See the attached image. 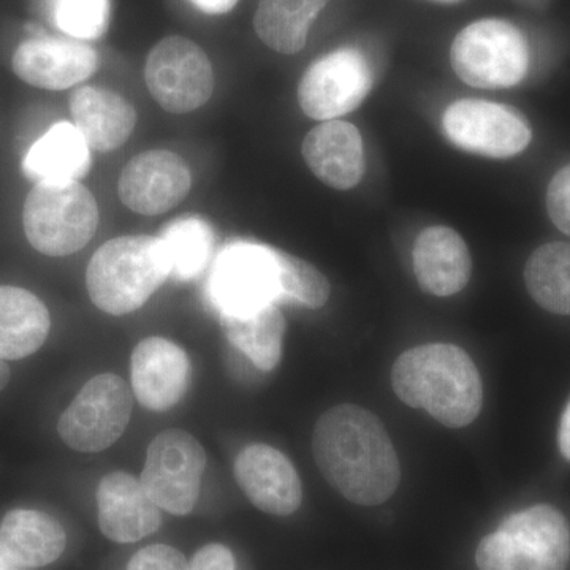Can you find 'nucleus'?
I'll use <instances>...</instances> for the list:
<instances>
[{
  "instance_id": "nucleus-32",
  "label": "nucleus",
  "mask_w": 570,
  "mask_h": 570,
  "mask_svg": "<svg viewBox=\"0 0 570 570\" xmlns=\"http://www.w3.org/2000/svg\"><path fill=\"white\" fill-rule=\"evenodd\" d=\"M189 570H236L235 557L223 543H208L194 554Z\"/></svg>"
},
{
  "instance_id": "nucleus-21",
  "label": "nucleus",
  "mask_w": 570,
  "mask_h": 570,
  "mask_svg": "<svg viewBox=\"0 0 570 570\" xmlns=\"http://www.w3.org/2000/svg\"><path fill=\"white\" fill-rule=\"evenodd\" d=\"M66 546L62 524L40 510H11L0 524V553L21 569L51 564L61 558Z\"/></svg>"
},
{
  "instance_id": "nucleus-3",
  "label": "nucleus",
  "mask_w": 570,
  "mask_h": 570,
  "mask_svg": "<svg viewBox=\"0 0 570 570\" xmlns=\"http://www.w3.org/2000/svg\"><path fill=\"white\" fill-rule=\"evenodd\" d=\"M168 268L159 239L148 235L119 236L92 255L86 287L94 305L111 316H126L167 281Z\"/></svg>"
},
{
  "instance_id": "nucleus-19",
  "label": "nucleus",
  "mask_w": 570,
  "mask_h": 570,
  "mask_svg": "<svg viewBox=\"0 0 570 570\" xmlns=\"http://www.w3.org/2000/svg\"><path fill=\"white\" fill-rule=\"evenodd\" d=\"M414 272L420 287L434 296L463 291L472 272L471 254L464 239L444 225L428 227L414 246Z\"/></svg>"
},
{
  "instance_id": "nucleus-12",
  "label": "nucleus",
  "mask_w": 570,
  "mask_h": 570,
  "mask_svg": "<svg viewBox=\"0 0 570 570\" xmlns=\"http://www.w3.org/2000/svg\"><path fill=\"white\" fill-rule=\"evenodd\" d=\"M442 130L463 151L491 159L517 156L532 137L530 124L515 108L479 99L450 105L442 116Z\"/></svg>"
},
{
  "instance_id": "nucleus-28",
  "label": "nucleus",
  "mask_w": 570,
  "mask_h": 570,
  "mask_svg": "<svg viewBox=\"0 0 570 570\" xmlns=\"http://www.w3.org/2000/svg\"><path fill=\"white\" fill-rule=\"evenodd\" d=\"M52 18L75 40H96L110 24V0H51Z\"/></svg>"
},
{
  "instance_id": "nucleus-14",
  "label": "nucleus",
  "mask_w": 570,
  "mask_h": 570,
  "mask_svg": "<svg viewBox=\"0 0 570 570\" xmlns=\"http://www.w3.org/2000/svg\"><path fill=\"white\" fill-rule=\"evenodd\" d=\"M11 63L17 77L28 85L63 91L92 77L100 59L85 41L37 36L22 41Z\"/></svg>"
},
{
  "instance_id": "nucleus-11",
  "label": "nucleus",
  "mask_w": 570,
  "mask_h": 570,
  "mask_svg": "<svg viewBox=\"0 0 570 570\" xmlns=\"http://www.w3.org/2000/svg\"><path fill=\"white\" fill-rule=\"evenodd\" d=\"M373 71L362 51L340 48L311 63L298 85V104L316 121H333L363 104Z\"/></svg>"
},
{
  "instance_id": "nucleus-15",
  "label": "nucleus",
  "mask_w": 570,
  "mask_h": 570,
  "mask_svg": "<svg viewBox=\"0 0 570 570\" xmlns=\"http://www.w3.org/2000/svg\"><path fill=\"white\" fill-rule=\"evenodd\" d=\"M235 479L255 508L269 515L288 517L302 505L298 472L287 456L272 445H247L236 456Z\"/></svg>"
},
{
  "instance_id": "nucleus-34",
  "label": "nucleus",
  "mask_w": 570,
  "mask_h": 570,
  "mask_svg": "<svg viewBox=\"0 0 570 570\" xmlns=\"http://www.w3.org/2000/svg\"><path fill=\"white\" fill-rule=\"evenodd\" d=\"M558 444H560L562 456L570 461V403L561 417L560 431H558Z\"/></svg>"
},
{
  "instance_id": "nucleus-27",
  "label": "nucleus",
  "mask_w": 570,
  "mask_h": 570,
  "mask_svg": "<svg viewBox=\"0 0 570 570\" xmlns=\"http://www.w3.org/2000/svg\"><path fill=\"white\" fill-rule=\"evenodd\" d=\"M524 283L543 309L570 316V243H549L532 253Z\"/></svg>"
},
{
  "instance_id": "nucleus-17",
  "label": "nucleus",
  "mask_w": 570,
  "mask_h": 570,
  "mask_svg": "<svg viewBox=\"0 0 570 570\" xmlns=\"http://www.w3.org/2000/svg\"><path fill=\"white\" fill-rule=\"evenodd\" d=\"M141 480L116 471L105 475L97 489V515L105 538L134 543L148 538L163 524V513Z\"/></svg>"
},
{
  "instance_id": "nucleus-4",
  "label": "nucleus",
  "mask_w": 570,
  "mask_h": 570,
  "mask_svg": "<svg viewBox=\"0 0 570 570\" xmlns=\"http://www.w3.org/2000/svg\"><path fill=\"white\" fill-rule=\"evenodd\" d=\"M479 570H566L570 528L560 510L539 504L508 517L480 540Z\"/></svg>"
},
{
  "instance_id": "nucleus-22",
  "label": "nucleus",
  "mask_w": 570,
  "mask_h": 570,
  "mask_svg": "<svg viewBox=\"0 0 570 570\" xmlns=\"http://www.w3.org/2000/svg\"><path fill=\"white\" fill-rule=\"evenodd\" d=\"M91 170V148L71 122H58L33 142L22 171L33 183L80 181Z\"/></svg>"
},
{
  "instance_id": "nucleus-23",
  "label": "nucleus",
  "mask_w": 570,
  "mask_h": 570,
  "mask_svg": "<svg viewBox=\"0 0 570 570\" xmlns=\"http://www.w3.org/2000/svg\"><path fill=\"white\" fill-rule=\"evenodd\" d=\"M50 311L21 287L0 285V358L21 360L36 354L50 335Z\"/></svg>"
},
{
  "instance_id": "nucleus-26",
  "label": "nucleus",
  "mask_w": 570,
  "mask_h": 570,
  "mask_svg": "<svg viewBox=\"0 0 570 570\" xmlns=\"http://www.w3.org/2000/svg\"><path fill=\"white\" fill-rule=\"evenodd\" d=\"M168 276L178 281L197 279L212 264L216 236L212 225L197 216L179 217L165 225L157 236Z\"/></svg>"
},
{
  "instance_id": "nucleus-18",
  "label": "nucleus",
  "mask_w": 570,
  "mask_h": 570,
  "mask_svg": "<svg viewBox=\"0 0 570 570\" xmlns=\"http://www.w3.org/2000/svg\"><path fill=\"white\" fill-rule=\"evenodd\" d=\"M303 157L314 175L335 189L347 190L365 175V148L358 129L351 122H322L306 135Z\"/></svg>"
},
{
  "instance_id": "nucleus-36",
  "label": "nucleus",
  "mask_w": 570,
  "mask_h": 570,
  "mask_svg": "<svg viewBox=\"0 0 570 570\" xmlns=\"http://www.w3.org/2000/svg\"><path fill=\"white\" fill-rule=\"evenodd\" d=\"M0 570H21V568L14 566L13 562H10L2 553H0Z\"/></svg>"
},
{
  "instance_id": "nucleus-5",
  "label": "nucleus",
  "mask_w": 570,
  "mask_h": 570,
  "mask_svg": "<svg viewBox=\"0 0 570 570\" xmlns=\"http://www.w3.org/2000/svg\"><path fill=\"white\" fill-rule=\"evenodd\" d=\"M22 225L33 249L66 257L91 242L99 227V206L80 181L37 183L24 202Z\"/></svg>"
},
{
  "instance_id": "nucleus-6",
  "label": "nucleus",
  "mask_w": 570,
  "mask_h": 570,
  "mask_svg": "<svg viewBox=\"0 0 570 570\" xmlns=\"http://www.w3.org/2000/svg\"><path fill=\"white\" fill-rule=\"evenodd\" d=\"M450 61L461 81L482 89L512 88L527 77L530 47L512 22L489 18L455 37Z\"/></svg>"
},
{
  "instance_id": "nucleus-20",
  "label": "nucleus",
  "mask_w": 570,
  "mask_h": 570,
  "mask_svg": "<svg viewBox=\"0 0 570 570\" xmlns=\"http://www.w3.org/2000/svg\"><path fill=\"white\" fill-rule=\"evenodd\" d=\"M70 112L91 151H115L137 126L132 104L118 92L97 86H82L71 94Z\"/></svg>"
},
{
  "instance_id": "nucleus-33",
  "label": "nucleus",
  "mask_w": 570,
  "mask_h": 570,
  "mask_svg": "<svg viewBox=\"0 0 570 570\" xmlns=\"http://www.w3.org/2000/svg\"><path fill=\"white\" fill-rule=\"evenodd\" d=\"M195 9L206 14H225L235 9L239 0H189Z\"/></svg>"
},
{
  "instance_id": "nucleus-25",
  "label": "nucleus",
  "mask_w": 570,
  "mask_h": 570,
  "mask_svg": "<svg viewBox=\"0 0 570 570\" xmlns=\"http://www.w3.org/2000/svg\"><path fill=\"white\" fill-rule=\"evenodd\" d=\"M330 0H261L254 28L266 47L281 55L305 48L311 24Z\"/></svg>"
},
{
  "instance_id": "nucleus-24",
  "label": "nucleus",
  "mask_w": 570,
  "mask_h": 570,
  "mask_svg": "<svg viewBox=\"0 0 570 570\" xmlns=\"http://www.w3.org/2000/svg\"><path fill=\"white\" fill-rule=\"evenodd\" d=\"M225 336L232 346L249 358L255 367L273 371L283 355L285 318L277 305L262 307L254 313L220 316Z\"/></svg>"
},
{
  "instance_id": "nucleus-13",
  "label": "nucleus",
  "mask_w": 570,
  "mask_h": 570,
  "mask_svg": "<svg viewBox=\"0 0 570 570\" xmlns=\"http://www.w3.org/2000/svg\"><path fill=\"white\" fill-rule=\"evenodd\" d=\"M193 186V174L181 156L154 149L135 156L124 167L119 198L142 216H159L181 204Z\"/></svg>"
},
{
  "instance_id": "nucleus-16",
  "label": "nucleus",
  "mask_w": 570,
  "mask_h": 570,
  "mask_svg": "<svg viewBox=\"0 0 570 570\" xmlns=\"http://www.w3.org/2000/svg\"><path fill=\"white\" fill-rule=\"evenodd\" d=\"M134 395L142 407L170 411L186 395L190 360L178 344L164 337H146L132 352Z\"/></svg>"
},
{
  "instance_id": "nucleus-10",
  "label": "nucleus",
  "mask_w": 570,
  "mask_h": 570,
  "mask_svg": "<svg viewBox=\"0 0 570 570\" xmlns=\"http://www.w3.org/2000/svg\"><path fill=\"white\" fill-rule=\"evenodd\" d=\"M149 92L165 111L184 115L204 107L214 91V70L206 52L181 36L154 45L145 66Z\"/></svg>"
},
{
  "instance_id": "nucleus-31",
  "label": "nucleus",
  "mask_w": 570,
  "mask_h": 570,
  "mask_svg": "<svg viewBox=\"0 0 570 570\" xmlns=\"http://www.w3.org/2000/svg\"><path fill=\"white\" fill-rule=\"evenodd\" d=\"M547 209L553 224L562 234L570 236V165L561 168L551 179L547 190Z\"/></svg>"
},
{
  "instance_id": "nucleus-9",
  "label": "nucleus",
  "mask_w": 570,
  "mask_h": 570,
  "mask_svg": "<svg viewBox=\"0 0 570 570\" xmlns=\"http://www.w3.org/2000/svg\"><path fill=\"white\" fill-rule=\"evenodd\" d=\"M206 453L184 430L157 434L146 452L141 483L153 501L171 515H189L200 497Z\"/></svg>"
},
{
  "instance_id": "nucleus-1",
  "label": "nucleus",
  "mask_w": 570,
  "mask_h": 570,
  "mask_svg": "<svg viewBox=\"0 0 570 570\" xmlns=\"http://www.w3.org/2000/svg\"><path fill=\"white\" fill-rule=\"evenodd\" d=\"M313 452L326 482L354 504H384L400 485L392 439L366 409L343 404L326 411L314 428Z\"/></svg>"
},
{
  "instance_id": "nucleus-35",
  "label": "nucleus",
  "mask_w": 570,
  "mask_h": 570,
  "mask_svg": "<svg viewBox=\"0 0 570 570\" xmlns=\"http://www.w3.org/2000/svg\"><path fill=\"white\" fill-rule=\"evenodd\" d=\"M10 381V367L7 365L6 360L0 358V392L7 387Z\"/></svg>"
},
{
  "instance_id": "nucleus-37",
  "label": "nucleus",
  "mask_w": 570,
  "mask_h": 570,
  "mask_svg": "<svg viewBox=\"0 0 570 570\" xmlns=\"http://www.w3.org/2000/svg\"><path fill=\"white\" fill-rule=\"evenodd\" d=\"M439 2H459V0H439Z\"/></svg>"
},
{
  "instance_id": "nucleus-29",
  "label": "nucleus",
  "mask_w": 570,
  "mask_h": 570,
  "mask_svg": "<svg viewBox=\"0 0 570 570\" xmlns=\"http://www.w3.org/2000/svg\"><path fill=\"white\" fill-rule=\"evenodd\" d=\"M281 287L283 299H292L298 305L318 309L330 298V284L326 277L313 265L281 250Z\"/></svg>"
},
{
  "instance_id": "nucleus-30",
  "label": "nucleus",
  "mask_w": 570,
  "mask_h": 570,
  "mask_svg": "<svg viewBox=\"0 0 570 570\" xmlns=\"http://www.w3.org/2000/svg\"><path fill=\"white\" fill-rule=\"evenodd\" d=\"M127 570H189V562L175 547L154 543L137 551Z\"/></svg>"
},
{
  "instance_id": "nucleus-8",
  "label": "nucleus",
  "mask_w": 570,
  "mask_h": 570,
  "mask_svg": "<svg viewBox=\"0 0 570 570\" xmlns=\"http://www.w3.org/2000/svg\"><path fill=\"white\" fill-rule=\"evenodd\" d=\"M132 411L134 395L126 381L116 374H99L86 382L62 412L58 433L77 452H104L122 436Z\"/></svg>"
},
{
  "instance_id": "nucleus-7",
  "label": "nucleus",
  "mask_w": 570,
  "mask_h": 570,
  "mask_svg": "<svg viewBox=\"0 0 570 570\" xmlns=\"http://www.w3.org/2000/svg\"><path fill=\"white\" fill-rule=\"evenodd\" d=\"M208 292L220 316L277 305L283 299L281 250L258 243H232L214 261Z\"/></svg>"
},
{
  "instance_id": "nucleus-2",
  "label": "nucleus",
  "mask_w": 570,
  "mask_h": 570,
  "mask_svg": "<svg viewBox=\"0 0 570 570\" xmlns=\"http://www.w3.org/2000/svg\"><path fill=\"white\" fill-rule=\"evenodd\" d=\"M397 397L449 428L471 425L482 411L483 387L471 356L453 344H425L404 352L392 371Z\"/></svg>"
}]
</instances>
